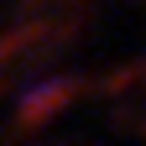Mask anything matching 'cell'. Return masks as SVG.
<instances>
[{"instance_id": "7a4b0ae2", "label": "cell", "mask_w": 146, "mask_h": 146, "mask_svg": "<svg viewBox=\"0 0 146 146\" xmlns=\"http://www.w3.org/2000/svg\"><path fill=\"white\" fill-rule=\"evenodd\" d=\"M141 131H146V125H141Z\"/></svg>"}, {"instance_id": "6da1fadb", "label": "cell", "mask_w": 146, "mask_h": 146, "mask_svg": "<svg viewBox=\"0 0 146 146\" xmlns=\"http://www.w3.org/2000/svg\"><path fill=\"white\" fill-rule=\"evenodd\" d=\"M84 89V78H73V73H63V78H52L47 89H36V94H26L21 99V120L11 125V136H21V131H36V125H42L47 115H58V110L73 99Z\"/></svg>"}]
</instances>
